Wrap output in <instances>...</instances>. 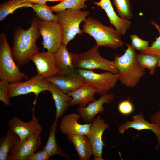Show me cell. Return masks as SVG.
<instances>
[{
	"label": "cell",
	"instance_id": "6da1fadb",
	"mask_svg": "<svg viewBox=\"0 0 160 160\" xmlns=\"http://www.w3.org/2000/svg\"><path fill=\"white\" fill-rule=\"evenodd\" d=\"M39 20L38 17H33L28 29L24 30L17 27L14 31L12 54L19 66L28 63L32 57L39 50L36 44L37 39L40 36L38 29Z\"/></svg>",
	"mask_w": 160,
	"mask_h": 160
},
{
	"label": "cell",
	"instance_id": "7a4b0ae2",
	"mask_svg": "<svg viewBox=\"0 0 160 160\" xmlns=\"http://www.w3.org/2000/svg\"><path fill=\"white\" fill-rule=\"evenodd\" d=\"M127 48L122 55H116L113 61L119 72V80L125 86L135 87L145 73L136 58L137 53L131 44H127Z\"/></svg>",
	"mask_w": 160,
	"mask_h": 160
},
{
	"label": "cell",
	"instance_id": "3957f363",
	"mask_svg": "<svg viewBox=\"0 0 160 160\" xmlns=\"http://www.w3.org/2000/svg\"><path fill=\"white\" fill-rule=\"evenodd\" d=\"M83 22L81 25L83 33L92 37L99 47L115 49L123 46L121 35L111 26H105L99 20L90 17H87Z\"/></svg>",
	"mask_w": 160,
	"mask_h": 160
},
{
	"label": "cell",
	"instance_id": "277c9868",
	"mask_svg": "<svg viewBox=\"0 0 160 160\" xmlns=\"http://www.w3.org/2000/svg\"><path fill=\"white\" fill-rule=\"evenodd\" d=\"M19 66L14 61L11 49L7 41L6 34L0 35V78L10 82L28 78L27 75L20 71Z\"/></svg>",
	"mask_w": 160,
	"mask_h": 160
},
{
	"label": "cell",
	"instance_id": "5b68a950",
	"mask_svg": "<svg viewBox=\"0 0 160 160\" xmlns=\"http://www.w3.org/2000/svg\"><path fill=\"white\" fill-rule=\"evenodd\" d=\"M88 11H82L80 9H69L57 13L59 23L62 24L63 36L62 43L67 46L77 34L81 35L82 30L80 25L89 15Z\"/></svg>",
	"mask_w": 160,
	"mask_h": 160
},
{
	"label": "cell",
	"instance_id": "8992f818",
	"mask_svg": "<svg viewBox=\"0 0 160 160\" xmlns=\"http://www.w3.org/2000/svg\"><path fill=\"white\" fill-rule=\"evenodd\" d=\"M98 48L95 44L87 51L78 54L76 62L77 69H100L119 74V71L114 61L102 57L99 52Z\"/></svg>",
	"mask_w": 160,
	"mask_h": 160
},
{
	"label": "cell",
	"instance_id": "52a82bcc",
	"mask_svg": "<svg viewBox=\"0 0 160 160\" xmlns=\"http://www.w3.org/2000/svg\"><path fill=\"white\" fill-rule=\"evenodd\" d=\"M77 72L85 79L87 83L92 86L99 95L105 94L116 85L119 80V74L109 71L98 73L93 70L78 68Z\"/></svg>",
	"mask_w": 160,
	"mask_h": 160
},
{
	"label": "cell",
	"instance_id": "ba28073f",
	"mask_svg": "<svg viewBox=\"0 0 160 160\" xmlns=\"http://www.w3.org/2000/svg\"><path fill=\"white\" fill-rule=\"evenodd\" d=\"M50 84L37 74L26 81L10 82L8 91V97L10 100L14 97L33 92L36 95L33 103L35 105L39 94L43 91H49Z\"/></svg>",
	"mask_w": 160,
	"mask_h": 160
},
{
	"label": "cell",
	"instance_id": "9c48e42d",
	"mask_svg": "<svg viewBox=\"0 0 160 160\" xmlns=\"http://www.w3.org/2000/svg\"><path fill=\"white\" fill-rule=\"evenodd\" d=\"M38 30L43 38V49L54 53L62 44L63 29L61 23L40 20Z\"/></svg>",
	"mask_w": 160,
	"mask_h": 160
},
{
	"label": "cell",
	"instance_id": "30bf717a",
	"mask_svg": "<svg viewBox=\"0 0 160 160\" xmlns=\"http://www.w3.org/2000/svg\"><path fill=\"white\" fill-rule=\"evenodd\" d=\"M34 63L37 74L43 79L62 75L59 72L53 53L47 52H37L31 58Z\"/></svg>",
	"mask_w": 160,
	"mask_h": 160
},
{
	"label": "cell",
	"instance_id": "8fae6325",
	"mask_svg": "<svg viewBox=\"0 0 160 160\" xmlns=\"http://www.w3.org/2000/svg\"><path fill=\"white\" fill-rule=\"evenodd\" d=\"M35 105L32 108V118L28 122L22 121L16 116L10 119L8 122L9 129L17 134L21 140H25L34 135L40 134L42 131L39 124L38 118L36 116Z\"/></svg>",
	"mask_w": 160,
	"mask_h": 160
},
{
	"label": "cell",
	"instance_id": "7c38bea8",
	"mask_svg": "<svg viewBox=\"0 0 160 160\" xmlns=\"http://www.w3.org/2000/svg\"><path fill=\"white\" fill-rule=\"evenodd\" d=\"M109 124L99 116L92 122L89 132L86 135L92 146L94 160H103L102 156L103 147L105 144L102 140V135Z\"/></svg>",
	"mask_w": 160,
	"mask_h": 160
},
{
	"label": "cell",
	"instance_id": "4fadbf2b",
	"mask_svg": "<svg viewBox=\"0 0 160 160\" xmlns=\"http://www.w3.org/2000/svg\"><path fill=\"white\" fill-rule=\"evenodd\" d=\"M41 143L39 134L32 135L25 140L20 139L12 148L8 159L25 160L39 150Z\"/></svg>",
	"mask_w": 160,
	"mask_h": 160
},
{
	"label": "cell",
	"instance_id": "5bb4252c",
	"mask_svg": "<svg viewBox=\"0 0 160 160\" xmlns=\"http://www.w3.org/2000/svg\"><path fill=\"white\" fill-rule=\"evenodd\" d=\"M115 97V95L111 93H107L101 95L97 100L91 102L85 107L81 108L78 107L77 111L85 122L87 123H92L97 114L105 112L103 105L111 103L113 102Z\"/></svg>",
	"mask_w": 160,
	"mask_h": 160
},
{
	"label": "cell",
	"instance_id": "9a60e30c",
	"mask_svg": "<svg viewBox=\"0 0 160 160\" xmlns=\"http://www.w3.org/2000/svg\"><path fill=\"white\" fill-rule=\"evenodd\" d=\"M44 79L56 86L67 94L87 84L84 79L77 72L69 74L56 76Z\"/></svg>",
	"mask_w": 160,
	"mask_h": 160
},
{
	"label": "cell",
	"instance_id": "2e32d148",
	"mask_svg": "<svg viewBox=\"0 0 160 160\" xmlns=\"http://www.w3.org/2000/svg\"><path fill=\"white\" fill-rule=\"evenodd\" d=\"M62 43L60 48L54 53L59 72L62 75L77 72L76 62L78 54L69 52Z\"/></svg>",
	"mask_w": 160,
	"mask_h": 160
},
{
	"label": "cell",
	"instance_id": "e0dca14e",
	"mask_svg": "<svg viewBox=\"0 0 160 160\" xmlns=\"http://www.w3.org/2000/svg\"><path fill=\"white\" fill-rule=\"evenodd\" d=\"M81 116L79 113H69L65 116L60 122V129L65 135H86L89 131L92 123L84 124L78 123Z\"/></svg>",
	"mask_w": 160,
	"mask_h": 160
},
{
	"label": "cell",
	"instance_id": "ac0fdd59",
	"mask_svg": "<svg viewBox=\"0 0 160 160\" xmlns=\"http://www.w3.org/2000/svg\"><path fill=\"white\" fill-rule=\"evenodd\" d=\"M132 121H126L124 124L119 126L118 128L119 133L123 134L129 128H133L138 131L149 130L155 135L158 139V143L156 149H157L160 144V129L156 125L147 121L143 117L142 113H140L132 117Z\"/></svg>",
	"mask_w": 160,
	"mask_h": 160
},
{
	"label": "cell",
	"instance_id": "d6986e66",
	"mask_svg": "<svg viewBox=\"0 0 160 160\" xmlns=\"http://www.w3.org/2000/svg\"><path fill=\"white\" fill-rule=\"evenodd\" d=\"M93 4L105 11L111 25H113L121 35L125 34L130 28L131 22L121 18L116 14L110 0H100L98 2H94Z\"/></svg>",
	"mask_w": 160,
	"mask_h": 160
},
{
	"label": "cell",
	"instance_id": "ffe728a7",
	"mask_svg": "<svg viewBox=\"0 0 160 160\" xmlns=\"http://www.w3.org/2000/svg\"><path fill=\"white\" fill-rule=\"evenodd\" d=\"M96 93L97 90L95 87L86 84L67 94L72 98L70 106L78 105L79 108L85 107L89 103L96 100L94 96Z\"/></svg>",
	"mask_w": 160,
	"mask_h": 160
},
{
	"label": "cell",
	"instance_id": "44dd1931",
	"mask_svg": "<svg viewBox=\"0 0 160 160\" xmlns=\"http://www.w3.org/2000/svg\"><path fill=\"white\" fill-rule=\"evenodd\" d=\"M68 140L74 146L81 160H89L93 155L91 143L86 135H68Z\"/></svg>",
	"mask_w": 160,
	"mask_h": 160
},
{
	"label": "cell",
	"instance_id": "7402d4cb",
	"mask_svg": "<svg viewBox=\"0 0 160 160\" xmlns=\"http://www.w3.org/2000/svg\"><path fill=\"white\" fill-rule=\"evenodd\" d=\"M49 91L55 102L56 107L55 121H57L70 106L72 98L64 93L57 87L51 83L49 84Z\"/></svg>",
	"mask_w": 160,
	"mask_h": 160
},
{
	"label": "cell",
	"instance_id": "603a6c76",
	"mask_svg": "<svg viewBox=\"0 0 160 160\" xmlns=\"http://www.w3.org/2000/svg\"><path fill=\"white\" fill-rule=\"evenodd\" d=\"M57 126V121H55L51 125L48 138L43 148L50 157L55 155H58L70 159V155L62 150L57 143L55 137Z\"/></svg>",
	"mask_w": 160,
	"mask_h": 160
},
{
	"label": "cell",
	"instance_id": "cb8c5ba5",
	"mask_svg": "<svg viewBox=\"0 0 160 160\" xmlns=\"http://www.w3.org/2000/svg\"><path fill=\"white\" fill-rule=\"evenodd\" d=\"M20 139L17 134L9 129L6 136L2 137L0 140V160L8 159V154L10 153L15 145Z\"/></svg>",
	"mask_w": 160,
	"mask_h": 160
},
{
	"label": "cell",
	"instance_id": "d4e9b609",
	"mask_svg": "<svg viewBox=\"0 0 160 160\" xmlns=\"http://www.w3.org/2000/svg\"><path fill=\"white\" fill-rule=\"evenodd\" d=\"M33 4L25 0H8L1 3L0 5V21L13 14L17 9L23 7L32 8Z\"/></svg>",
	"mask_w": 160,
	"mask_h": 160
},
{
	"label": "cell",
	"instance_id": "484cf974",
	"mask_svg": "<svg viewBox=\"0 0 160 160\" xmlns=\"http://www.w3.org/2000/svg\"><path fill=\"white\" fill-rule=\"evenodd\" d=\"M32 8L36 13V16L40 20L59 23L58 15H54L50 6H47L46 4H34Z\"/></svg>",
	"mask_w": 160,
	"mask_h": 160
},
{
	"label": "cell",
	"instance_id": "4316f807",
	"mask_svg": "<svg viewBox=\"0 0 160 160\" xmlns=\"http://www.w3.org/2000/svg\"><path fill=\"white\" fill-rule=\"evenodd\" d=\"M136 56L138 62L142 67L148 69L150 74H154L160 57L152 54L140 53H137Z\"/></svg>",
	"mask_w": 160,
	"mask_h": 160
},
{
	"label": "cell",
	"instance_id": "83f0119b",
	"mask_svg": "<svg viewBox=\"0 0 160 160\" xmlns=\"http://www.w3.org/2000/svg\"><path fill=\"white\" fill-rule=\"evenodd\" d=\"M88 0H64L57 4L50 6L52 12L57 13L69 9H84L87 7L85 2Z\"/></svg>",
	"mask_w": 160,
	"mask_h": 160
},
{
	"label": "cell",
	"instance_id": "f1b7e54d",
	"mask_svg": "<svg viewBox=\"0 0 160 160\" xmlns=\"http://www.w3.org/2000/svg\"><path fill=\"white\" fill-rule=\"evenodd\" d=\"M119 15L121 18L129 20L133 16L130 0H113Z\"/></svg>",
	"mask_w": 160,
	"mask_h": 160
},
{
	"label": "cell",
	"instance_id": "f546056e",
	"mask_svg": "<svg viewBox=\"0 0 160 160\" xmlns=\"http://www.w3.org/2000/svg\"><path fill=\"white\" fill-rule=\"evenodd\" d=\"M159 33V36L156 38V40L153 41L151 46L140 51V53L143 54H151L160 57V26L154 21L151 22Z\"/></svg>",
	"mask_w": 160,
	"mask_h": 160
},
{
	"label": "cell",
	"instance_id": "4dcf8cb0",
	"mask_svg": "<svg viewBox=\"0 0 160 160\" xmlns=\"http://www.w3.org/2000/svg\"><path fill=\"white\" fill-rule=\"evenodd\" d=\"M10 82L6 79H1L0 81V100L7 105H12L9 100L8 91Z\"/></svg>",
	"mask_w": 160,
	"mask_h": 160
},
{
	"label": "cell",
	"instance_id": "1f68e13d",
	"mask_svg": "<svg viewBox=\"0 0 160 160\" xmlns=\"http://www.w3.org/2000/svg\"><path fill=\"white\" fill-rule=\"evenodd\" d=\"M118 109L121 114L128 115L133 112L134 107L133 103L128 99L120 102L118 104Z\"/></svg>",
	"mask_w": 160,
	"mask_h": 160
},
{
	"label": "cell",
	"instance_id": "d6a6232c",
	"mask_svg": "<svg viewBox=\"0 0 160 160\" xmlns=\"http://www.w3.org/2000/svg\"><path fill=\"white\" fill-rule=\"evenodd\" d=\"M130 37L131 41V45L134 49L140 51L149 47L148 41L142 39L136 35H131Z\"/></svg>",
	"mask_w": 160,
	"mask_h": 160
},
{
	"label": "cell",
	"instance_id": "836d02e7",
	"mask_svg": "<svg viewBox=\"0 0 160 160\" xmlns=\"http://www.w3.org/2000/svg\"><path fill=\"white\" fill-rule=\"evenodd\" d=\"M50 157L44 148L28 156L25 160H48Z\"/></svg>",
	"mask_w": 160,
	"mask_h": 160
},
{
	"label": "cell",
	"instance_id": "e575fe53",
	"mask_svg": "<svg viewBox=\"0 0 160 160\" xmlns=\"http://www.w3.org/2000/svg\"><path fill=\"white\" fill-rule=\"evenodd\" d=\"M150 119L151 123L157 125L160 129V110L153 115Z\"/></svg>",
	"mask_w": 160,
	"mask_h": 160
},
{
	"label": "cell",
	"instance_id": "d590c367",
	"mask_svg": "<svg viewBox=\"0 0 160 160\" xmlns=\"http://www.w3.org/2000/svg\"><path fill=\"white\" fill-rule=\"evenodd\" d=\"M26 1L33 4H46L47 0H25Z\"/></svg>",
	"mask_w": 160,
	"mask_h": 160
},
{
	"label": "cell",
	"instance_id": "8d00e7d4",
	"mask_svg": "<svg viewBox=\"0 0 160 160\" xmlns=\"http://www.w3.org/2000/svg\"><path fill=\"white\" fill-rule=\"evenodd\" d=\"M64 0H47V1H50V2H56L58 1H64Z\"/></svg>",
	"mask_w": 160,
	"mask_h": 160
},
{
	"label": "cell",
	"instance_id": "74e56055",
	"mask_svg": "<svg viewBox=\"0 0 160 160\" xmlns=\"http://www.w3.org/2000/svg\"><path fill=\"white\" fill-rule=\"evenodd\" d=\"M158 67H160V57L159 58V62L158 64Z\"/></svg>",
	"mask_w": 160,
	"mask_h": 160
},
{
	"label": "cell",
	"instance_id": "f35d334b",
	"mask_svg": "<svg viewBox=\"0 0 160 160\" xmlns=\"http://www.w3.org/2000/svg\"></svg>",
	"mask_w": 160,
	"mask_h": 160
}]
</instances>
